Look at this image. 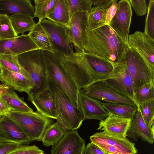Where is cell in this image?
I'll use <instances>...</instances> for the list:
<instances>
[{"label": "cell", "instance_id": "1", "mask_svg": "<svg viewBox=\"0 0 154 154\" xmlns=\"http://www.w3.org/2000/svg\"><path fill=\"white\" fill-rule=\"evenodd\" d=\"M128 46L108 25L91 30L86 28L85 52L117 62L124 57Z\"/></svg>", "mask_w": 154, "mask_h": 154}, {"label": "cell", "instance_id": "2", "mask_svg": "<svg viewBox=\"0 0 154 154\" xmlns=\"http://www.w3.org/2000/svg\"><path fill=\"white\" fill-rule=\"evenodd\" d=\"M41 51L47 78L57 85L73 106L79 109L78 97L80 90L67 72L60 59L55 52Z\"/></svg>", "mask_w": 154, "mask_h": 154}, {"label": "cell", "instance_id": "3", "mask_svg": "<svg viewBox=\"0 0 154 154\" xmlns=\"http://www.w3.org/2000/svg\"><path fill=\"white\" fill-rule=\"evenodd\" d=\"M60 59L67 72L79 90L99 81L84 53L74 52L69 55L55 52Z\"/></svg>", "mask_w": 154, "mask_h": 154}, {"label": "cell", "instance_id": "4", "mask_svg": "<svg viewBox=\"0 0 154 154\" xmlns=\"http://www.w3.org/2000/svg\"><path fill=\"white\" fill-rule=\"evenodd\" d=\"M47 85L54 98L57 122L65 131L77 130L84 121L80 110L73 106L57 85L48 78Z\"/></svg>", "mask_w": 154, "mask_h": 154}, {"label": "cell", "instance_id": "5", "mask_svg": "<svg viewBox=\"0 0 154 154\" xmlns=\"http://www.w3.org/2000/svg\"><path fill=\"white\" fill-rule=\"evenodd\" d=\"M20 66L30 75L34 87L30 92L40 91L47 87L45 64L41 50H31L17 55Z\"/></svg>", "mask_w": 154, "mask_h": 154}, {"label": "cell", "instance_id": "6", "mask_svg": "<svg viewBox=\"0 0 154 154\" xmlns=\"http://www.w3.org/2000/svg\"><path fill=\"white\" fill-rule=\"evenodd\" d=\"M8 116L17 124L32 141H41L45 129L54 123L53 119L37 111L29 112L11 111Z\"/></svg>", "mask_w": 154, "mask_h": 154}, {"label": "cell", "instance_id": "7", "mask_svg": "<svg viewBox=\"0 0 154 154\" xmlns=\"http://www.w3.org/2000/svg\"><path fill=\"white\" fill-rule=\"evenodd\" d=\"M124 60L133 79L134 93L146 84L154 83V71L137 52L129 46L125 52Z\"/></svg>", "mask_w": 154, "mask_h": 154}, {"label": "cell", "instance_id": "8", "mask_svg": "<svg viewBox=\"0 0 154 154\" xmlns=\"http://www.w3.org/2000/svg\"><path fill=\"white\" fill-rule=\"evenodd\" d=\"M124 57L118 62H112V70L104 81L110 88L132 100L134 94L133 81L125 64Z\"/></svg>", "mask_w": 154, "mask_h": 154}, {"label": "cell", "instance_id": "9", "mask_svg": "<svg viewBox=\"0 0 154 154\" xmlns=\"http://www.w3.org/2000/svg\"><path fill=\"white\" fill-rule=\"evenodd\" d=\"M41 23L49 36L55 52L69 55L74 52L68 26L46 19Z\"/></svg>", "mask_w": 154, "mask_h": 154}, {"label": "cell", "instance_id": "10", "mask_svg": "<svg viewBox=\"0 0 154 154\" xmlns=\"http://www.w3.org/2000/svg\"><path fill=\"white\" fill-rule=\"evenodd\" d=\"M118 4V8L116 12L108 25L128 45L129 32L132 15L131 5L129 0H120Z\"/></svg>", "mask_w": 154, "mask_h": 154}, {"label": "cell", "instance_id": "11", "mask_svg": "<svg viewBox=\"0 0 154 154\" xmlns=\"http://www.w3.org/2000/svg\"><path fill=\"white\" fill-rule=\"evenodd\" d=\"M80 90L89 97L105 102L124 103L137 106L132 100L110 88L104 81L97 82Z\"/></svg>", "mask_w": 154, "mask_h": 154}, {"label": "cell", "instance_id": "12", "mask_svg": "<svg viewBox=\"0 0 154 154\" xmlns=\"http://www.w3.org/2000/svg\"><path fill=\"white\" fill-rule=\"evenodd\" d=\"M32 141L19 125L8 116L0 118V142L27 145Z\"/></svg>", "mask_w": 154, "mask_h": 154}, {"label": "cell", "instance_id": "13", "mask_svg": "<svg viewBox=\"0 0 154 154\" xmlns=\"http://www.w3.org/2000/svg\"><path fill=\"white\" fill-rule=\"evenodd\" d=\"M88 13L78 12L71 18L68 26L71 41L76 52H85L86 30L88 23Z\"/></svg>", "mask_w": 154, "mask_h": 154}, {"label": "cell", "instance_id": "14", "mask_svg": "<svg viewBox=\"0 0 154 154\" xmlns=\"http://www.w3.org/2000/svg\"><path fill=\"white\" fill-rule=\"evenodd\" d=\"M128 45L137 52L154 71V41L144 32L136 31L128 35Z\"/></svg>", "mask_w": 154, "mask_h": 154}, {"label": "cell", "instance_id": "15", "mask_svg": "<svg viewBox=\"0 0 154 154\" xmlns=\"http://www.w3.org/2000/svg\"><path fill=\"white\" fill-rule=\"evenodd\" d=\"M85 142L77 130L68 131L56 145L52 146L51 154H83Z\"/></svg>", "mask_w": 154, "mask_h": 154}, {"label": "cell", "instance_id": "16", "mask_svg": "<svg viewBox=\"0 0 154 154\" xmlns=\"http://www.w3.org/2000/svg\"><path fill=\"white\" fill-rule=\"evenodd\" d=\"M100 102L99 100L89 97L79 90L78 97V106L84 120L93 119L100 121L109 115Z\"/></svg>", "mask_w": 154, "mask_h": 154}, {"label": "cell", "instance_id": "17", "mask_svg": "<svg viewBox=\"0 0 154 154\" xmlns=\"http://www.w3.org/2000/svg\"><path fill=\"white\" fill-rule=\"evenodd\" d=\"M28 99L36 109V111L53 119H56L55 101L49 88L40 91L31 92L28 94Z\"/></svg>", "mask_w": 154, "mask_h": 154}, {"label": "cell", "instance_id": "18", "mask_svg": "<svg viewBox=\"0 0 154 154\" xmlns=\"http://www.w3.org/2000/svg\"><path fill=\"white\" fill-rule=\"evenodd\" d=\"M38 49L27 34H22L11 38L0 39V55H18Z\"/></svg>", "mask_w": 154, "mask_h": 154}, {"label": "cell", "instance_id": "19", "mask_svg": "<svg viewBox=\"0 0 154 154\" xmlns=\"http://www.w3.org/2000/svg\"><path fill=\"white\" fill-rule=\"evenodd\" d=\"M133 118L131 119L126 133V137L135 141L139 138L150 144L154 142V125L149 127L144 120L138 107Z\"/></svg>", "mask_w": 154, "mask_h": 154}, {"label": "cell", "instance_id": "20", "mask_svg": "<svg viewBox=\"0 0 154 154\" xmlns=\"http://www.w3.org/2000/svg\"><path fill=\"white\" fill-rule=\"evenodd\" d=\"M0 81L9 88L20 92L29 94L33 90L34 85L30 76L21 73L8 71L1 67Z\"/></svg>", "mask_w": 154, "mask_h": 154}, {"label": "cell", "instance_id": "21", "mask_svg": "<svg viewBox=\"0 0 154 154\" xmlns=\"http://www.w3.org/2000/svg\"><path fill=\"white\" fill-rule=\"evenodd\" d=\"M131 119L109 114L100 121L97 130L103 131L109 136L120 138L126 137Z\"/></svg>", "mask_w": 154, "mask_h": 154}, {"label": "cell", "instance_id": "22", "mask_svg": "<svg viewBox=\"0 0 154 154\" xmlns=\"http://www.w3.org/2000/svg\"><path fill=\"white\" fill-rule=\"evenodd\" d=\"M91 142L97 145L105 144L117 148L128 154H136L137 149L135 143L126 137L120 138L111 136L103 131L95 133L90 137Z\"/></svg>", "mask_w": 154, "mask_h": 154}, {"label": "cell", "instance_id": "23", "mask_svg": "<svg viewBox=\"0 0 154 154\" xmlns=\"http://www.w3.org/2000/svg\"><path fill=\"white\" fill-rule=\"evenodd\" d=\"M22 14L33 17L35 7L29 0H0V14Z\"/></svg>", "mask_w": 154, "mask_h": 154}, {"label": "cell", "instance_id": "24", "mask_svg": "<svg viewBox=\"0 0 154 154\" xmlns=\"http://www.w3.org/2000/svg\"><path fill=\"white\" fill-rule=\"evenodd\" d=\"M86 58L100 81H104L109 76L113 67L112 62L90 53H84Z\"/></svg>", "mask_w": 154, "mask_h": 154}, {"label": "cell", "instance_id": "25", "mask_svg": "<svg viewBox=\"0 0 154 154\" xmlns=\"http://www.w3.org/2000/svg\"><path fill=\"white\" fill-rule=\"evenodd\" d=\"M38 21L28 34L38 49L54 53L49 36Z\"/></svg>", "mask_w": 154, "mask_h": 154}, {"label": "cell", "instance_id": "26", "mask_svg": "<svg viewBox=\"0 0 154 154\" xmlns=\"http://www.w3.org/2000/svg\"><path fill=\"white\" fill-rule=\"evenodd\" d=\"M0 98L11 111L20 112L33 111L23 100L12 89L10 88L0 96Z\"/></svg>", "mask_w": 154, "mask_h": 154}, {"label": "cell", "instance_id": "27", "mask_svg": "<svg viewBox=\"0 0 154 154\" xmlns=\"http://www.w3.org/2000/svg\"><path fill=\"white\" fill-rule=\"evenodd\" d=\"M47 18L68 26L71 17L67 0H57L52 11Z\"/></svg>", "mask_w": 154, "mask_h": 154}, {"label": "cell", "instance_id": "28", "mask_svg": "<svg viewBox=\"0 0 154 154\" xmlns=\"http://www.w3.org/2000/svg\"><path fill=\"white\" fill-rule=\"evenodd\" d=\"M104 108L109 114L124 118L132 119L135 116L138 108L130 105L100 101Z\"/></svg>", "mask_w": 154, "mask_h": 154}, {"label": "cell", "instance_id": "29", "mask_svg": "<svg viewBox=\"0 0 154 154\" xmlns=\"http://www.w3.org/2000/svg\"><path fill=\"white\" fill-rule=\"evenodd\" d=\"M9 17L14 30L18 35L30 31L35 24L34 17L29 15L19 13Z\"/></svg>", "mask_w": 154, "mask_h": 154}, {"label": "cell", "instance_id": "30", "mask_svg": "<svg viewBox=\"0 0 154 154\" xmlns=\"http://www.w3.org/2000/svg\"><path fill=\"white\" fill-rule=\"evenodd\" d=\"M65 131L56 122L45 130L41 139L43 144L47 147L57 144L64 136Z\"/></svg>", "mask_w": 154, "mask_h": 154}, {"label": "cell", "instance_id": "31", "mask_svg": "<svg viewBox=\"0 0 154 154\" xmlns=\"http://www.w3.org/2000/svg\"><path fill=\"white\" fill-rule=\"evenodd\" d=\"M109 7L93 6L92 7L88 14L87 27L89 30L95 29L106 25V14Z\"/></svg>", "mask_w": 154, "mask_h": 154}, {"label": "cell", "instance_id": "32", "mask_svg": "<svg viewBox=\"0 0 154 154\" xmlns=\"http://www.w3.org/2000/svg\"><path fill=\"white\" fill-rule=\"evenodd\" d=\"M154 84H146L134 93L132 101L137 107L145 103L154 100Z\"/></svg>", "mask_w": 154, "mask_h": 154}, {"label": "cell", "instance_id": "33", "mask_svg": "<svg viewBox=\"0 0 154 154\" xmlns=\"http://www.w3.org/2000/svg\"><path fill=\"white\" fill-rule=\"evenodd\" d=\"M0 66L8 71L18 72L30 76L29 73L19 64L17 60V55H0Z\"/></svg>", "mask_w": 154, "mask_h": 154}, {"label": "cell", "instance_id": "34", "mask_svg": "<svg viewBox=\"0 0 154 154\" xmlns=\"http://www.w3.org/2000/svg\"><path fill=\"white\" fill-rule=\"evenodd\" d=\"M57 0H34L35 3L34 17H37L38 21L47 18L52 11Z\"/></svg>", "mask_w": 154, "mask_h": 154}, {"label": "cell", "instance_id": "35", "mask_svg": "<svg viewBox=\"0 0 154 154\" xmlns=\"http://www.w3.org/2000/svg\"><path fill=\"white\" fill-rule=\"evenodd\" d=\"M18 36L12 25L9 17L6 14H0V39H5Z\"/></svg>", "mask_w": 154, "mask_h": 154}, {"label": "cell", "instance_id": "36", "mask_svg": "<svg viewBox=\"0 0 154 154\" xmlns=\"http://www.w3.org/2000/svg\"><path fill=\"white\" fill-rule=\"evenodd\" d=\"M71 18L77 13L89 12L92 8L91 0H67Z\"/></svg>", "mask_w": 154, "mask_h": 154}, {"label": "cell", "instance_id": "37", "mask_svg": "<svg viewBox=\"0 0 154 154\" xmlns=\"http://www.w3.org/2000/svg\"><path fill=\"white\" fill-rule=\"evenodd\" d=\"M145 23L144 33L154 41V0H150Z\"/></svg>", "mask_w": 154, "mask_h": 154}, {"label": "cell", "instance_id": "38", "mask_svg": "<svg viewBox=\"0 0 154 154\" xmlns=\"http://www.w3.org/2000/svg\"><path fill=\"white\" fill-rule=\"evenodd\" d=\"M137 107L139 108L142 116L146 124L151 127L153 126L154 100L145 103Z\"/></svg>", "mask_w": 154, "mask_h": 154}, {"label": "cell", "instance_id": "39", "mask_svg": "<svg viewBox=\"0 0 154 154\" xmlns=\"http://www.w3.org/2000/svg\"><path fill=\"white\" fill-rule=\"evenodd\" d=\"M44 152L35 145H18L6 154H33Z\"/></svg>", "mask_w": 154, "mask_h": 154}, {"label": "cell", "instance_id": "40", "mask_svg": "<svg viewBox=\"0 0 154 154\" xmlns=\"http://www.w3.org/2000/svg\"><path fill=\"white\" fill-rule=\"evenodd\" d=\"M129 1L137 16H141L147 13L148 5L145 0H130Z\"/></svg>", "mask_w": 154, "mask_h": 154}, {"label": "cell", "instance_id": "41", "mask_svg": "<svg viewBox=\"0 0 154 154\" xmlns=\"http://www.w3.org/2000/svg\"><path fill=\"white\" fill-rule=\"evenodd\" d=\"M118 8V4L117 0H114L106 12V25L109 24L116 14Z\"/></svg>", "mask_w": 154, "mask_h": 154}, {"label": "cell", "instance_id": "42", "mask_svg": "<svg viewBox=\"0 0 154 154\" xmlns=\"http://www.w3.org/2000/svg\"><path fill=\"white\" fill-rule=\"evenodd\" d=\"M83 154H107L95 144L91 142L85 146Z\"/></svg>", "mask_w": 154, "mask_h": 154}, {"label": "cell", "instance_id": "43", "mask_svg": "<svg viewBox=\"0 0 154 154\" xmlns=\"http://www.w3.org/2000/svg\"><path fill=\"white\" fill-rule=\"evenodd\" d=\"M107 154H128L120 149L105 144L97 145Z\"/></svg>", "mask_w": 154, "mask_h": 154}, {"label": "cell", "instance_id": "44", "mask_svg": "<svg viewBox=\"0 0 154 154\" xmlns=\"http://www.w3.org/2000/svg\"><path fill=\"white\" fill-rule=\"evenodd\" d=\"M18 145L12 143L0 142V154H6Z\"/></svg>", "mask_w": 154, "mask_h": 154}, {"label": "cell", "instance_id": "45", "mask_svg": "<svg viewBox=\"0 0 154 154\" xmlns=\"http://www.w3.org/2000/svg\"><path fill=\"white\" fill-rule=\"evenodd\" d=\"M114 0H91L92 5L94 7H109Z\"/></svg>", "mask_w": 154, "mask_h": 154}, {"label": "cell", "instance_id": "46", "mask_svg": "<svg viewBox=\"0 0 154 154\" xmlns=\"http://www.w3.org/2000/svg\"><path fill=\"white\" fill-rule=\"evenodd\" d=\"M11 110L0 98V118L3 116H8Z\"/></svg>", "mask_w": 154, "mask_h": 154}, {"label": "cell", "instance_id": "47", "mask_svg": "<svg viewBox=\"0 0 154 154\" xmlns=\"http://www.w3.org/2000/svg\"><path fill=\"white\" fill-rule=\"evenodd\" d=\"M9 88L7 85L0 83V97L3 94L5 93Z\"/></svg>", "mask_w": 154, "mask_h": 154}, {"label": "cell", "instance_id": "48", "mask_svg": "<svg viewBox=\"0 0 154 154\" xmlns=\"http://www.w3.org/2000/svg\"><path fill=\"white\" fill-rule=\"evenodd\" d=\"M33 154H45L44 153V152H42V153H36Z\"/></svg>", "mask_w": 154, "mask_h": 154}, {"label": "cell", "instance_id": "49", "mask_svg": "<svg viewBox=\"0 0 154 154\" xmlns=\"http://www.w3.org/2000/svg\"><path fill=\"white\" fill-rule=\"evenodd\" d=\"M1 66H0V73L1 72Z\"/></svg>", "mask_w": 154, "mask_h": 154}]
</instances>
